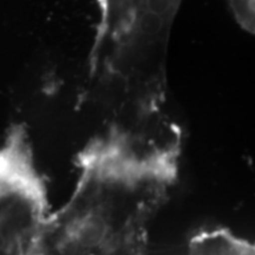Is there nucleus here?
Segmentation results:
<instances>
[{"label": "nucleus", "instance_id": "nucleus-1", "mask_svg": "<svg viewBox=\"0 0 255 255\" xmlns=\"http://www.w3.org/2000/svg\"><path fill=\"white\" fill-rule=\"evenodd\" d=\"M182 0H98L97 57L129 63L163 49ZM143 56V57H144Z\"/></svg>", "mask_w": 255, "mask_h": 255}, {"label": "nucleus", "instance_id": "nucleus-2", "mask_svg": "<svg viewBox=\"0 0 255 255\" xmlns=\"http://www.w3.org/2000/svg\"><path fill=\"white\" fill-rule=\"evenodd\" d=\"M190 255H254L253 247L227 232L205 233L191 242Z\"/></svg>", "mask_w": 255, "mask_h": 255}, {"label": "nucleus", "instance_id": "nucleus-3", "mask_svg": "<svg viewBox=\"0 0 255 255\" xmlns=\"http://www.w3.org/2000/svg\"><path fill=\"white\" fill-rule=\"evenodd\" d=\"M235 19L248 32L254 31V0H228Z\"/></svg>", "mask_w": 255, "mask_h": 255}]
</instances>
